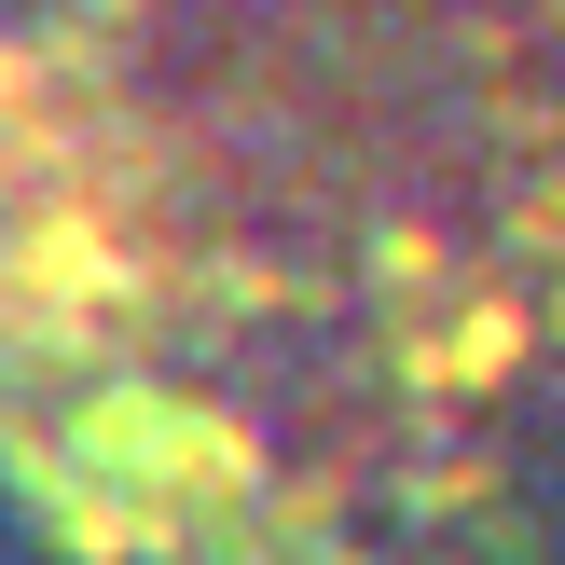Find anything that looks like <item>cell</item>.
<instances>
[{"label":"cell","mask_w":565,"mask_h":565,"mask_svg":"<svg viewBox=\"0 0 565 565\" xmlns=\"http://www.w3.org/2000/svg\"><path fill=\"white\" fill-rule=\"evenodd\" d=\"M0 456L110 565H565V0H0Z\"/></svg>","instance_id":"cell-1"}]
</instances>
